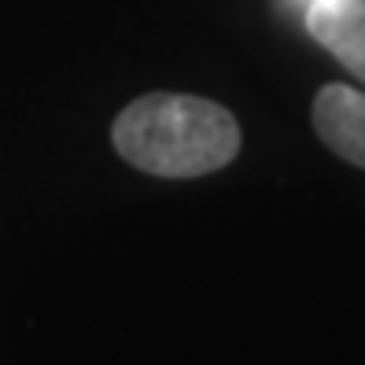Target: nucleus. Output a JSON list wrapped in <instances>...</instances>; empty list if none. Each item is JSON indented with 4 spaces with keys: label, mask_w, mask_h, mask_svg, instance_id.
I'll return each instance as SVG.
<instances>
[{
    "label": "nucleus",
    "mask_w": 365,
    "mask_h": 365,
    "mask_svg": "<svg viewBox=\"0 0 365 365\" xmlns=\"http://www.w3.org/2000/svg\"><path fill=\"white\" fill-rule=\"evenodd\" d=\"M307 34L365 81V0H310Z\"/></svg>",
    "instance_id": "7ed1b4c3"
},
{
    "label": "nucleus",
    "mask_w": 365,
    "mask_h": 365,
    "mask_svg": "<svg viewBox=\"0 0 365 365\" xmlns=\"http://www.w3.org/2000/svg\"><path fill=\"white\" fill-rule=\"evenodd\" d=\"M314 130L329 152L365 170V93L351 85H325L314 96Z\"/></svg>",
    "instance_id": "f03ea898"
},
{
    "label": "nucleus",
    "mask_w": 365,
    "mask_h": 365,
    "mask_svg": "<svg viewBox=\"0 0 365 365\" xmlns=\"http://www.w3.org/2000/svg\"><path fill=\"white\" fill-rule=\"evenodd\" d=\"M115 152L155 178H203L240 155V122L222 103L188 93L137 96L111 122Z\"/></svg>",
    "instance_id": "f257e3e1"
}]
</instances>
